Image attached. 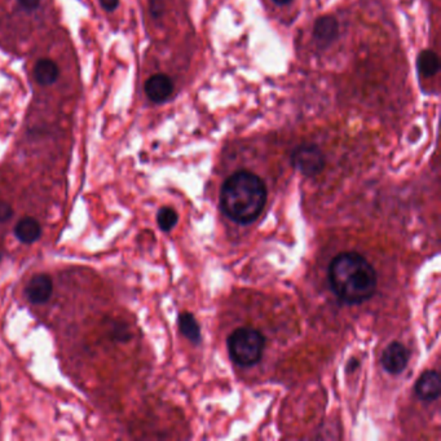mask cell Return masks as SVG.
<instances>
[{
	"instance_id": "obj_1",
	"label": "cell",
	"mask_w": 441,
	"mask_h": 441,
	"mask_svg": "<svg viewBox=\"0 0 441 441\" xmlns=\"http://www.w3.org/2000/svg\"><path fill=\"white\" fill-rule=\"evenodd\" d=\"M329 282L334 294L343 303L361 304L377 291V272L361 254L341 252L329 266Z\"/></svg>"
},
{
	"instance_id": "obj_2",
	"label": "cell",
	"mask_w": 441,
	"mask_h": 441,
	"mask_svg": "<svg viewBox=\"0 0 441 441\" xmlns=\"http://www.w3.org/2000/svg\"><path fill=\"white\" fill-rule=\"evenodd\" d=\"M266 202V184L258 175L250 171H237L222 186V210L230 220L239 224H248L257 220Z\"/></svg>"
},
{
	"instance_id": "obj_3",
	"label": "cell",
	"mask_w": 441,
	"mask_h": 441,
	"mask_svg": "<svg viewBox=\"0 0 441 441\" xmlns=\"http://www.w3.org/2000/svg\"><path fill=\"white\" fill-rule=\"evenodd\" d=\"M228 352L232 361L238 366L255 365L264 354V335L251 327H238L232 332L226 341Z\"/></svg>"
},
{
	"instance_id": "obj_4",
	"label": "cell",
	"mask_w": 441,
	"mask_h": 441,
	"mask_svg": "<svg viewBox=\"0 0 441 441\" xmlns=\"http://www.w3.org/2000/svg\"><path fill=\"white\" fill-rule=\"evenodd\" d=\"M291 164L304 176L313 178L323 173L326 164V158L323 151L317 145L303 144L292 151Z\"/></svg>"
},
{
	"instance_id": "obj_5",
	"label": "cell",
	"mask_w": 441,
	"mask_h": 441,
	"mask_svg": "<svg viewBox=\"0 0 441 441\" xmlns=\"http://www.w3.org/2000/svg\"><path fill=\"white\" fill-rule=\"evenodd\" d=\"M380 364L383 369L394 376L401 374L409 364V351L400 342H392L387 345L380 357Z\"/></svg>"
},
{
	"instance_id": "obj_6",
	"label": "cell",
	"mask_w": 441,
	"mask_h": 441,
	"mask_svg": "<svg viewBox=\"0 0 441 441\" xmlns=\"http://www.w3.org/2000/svg\"><path fill=\"white\" fill-rule=\"evenodd\" d=\"M54 291V283L48 275L38 273L32 276L26 285L25 295L32 304H44L50 301Z\"/></svg>"
},
{
	"instance_id": "obj_7",
	"label": "cell",
	"mask_w": 441,
	"mask_h": 441,
	"mask_svg": "<svg viewBox=\"0 0 441 441\" xmlns=\"http://www.w3.org/2000/svg\"><path fill=\"white\" fill-rule=\"evenodd\" d=\"M173 92V82L166 74H155L145 82V94L155 104H162L169 100Z\"/></svg>"
},
{
	"instance_id": "obj_8",
	"label": "cell",
	"mask_w": 441,
	"mask_h": 441,
	"mask_svg": "<svg viewBox=\"0 0 441 441\" xmlns=\"http://www.w3.org/2000/svg\"><path fill=\"white\" fill-rule=\"evenodd\" d=\"M441 392L440 376L435 370L424 372L416 383V394L423 401L439 398Z\"/></svg>"
},
{
	"instance_id": "obj_9",
	"label": "cell",
	"mask_w": 441,
	"mask_h": 441,
	"mask_svg": "<svg viewBox=\"0 0 441 441\" xmlns=\"http://www.w3.org/2000/svg\"><path fill=\"white\" fill-rule=\"evenodd\" d=\"M338 32L339 23L333 16H323L317 19L313 26V36L317 41V43L323 45H327L334 42L338 36Z\"/></svg>"
},
{
	"instance_id": "obj_10",
	"label": "cell",
	"mask_w": 441,
	"mask_h": 441,
	"mask_svg": "<svg viewBox=\"0 0 441 441\" xmlns=\"http://www.w3.org/2000/svg\"><path fill=\"white\" fill-rule=\"evenodd\" d=\"M14 236L22 244L32 245L42 237V226L34 217H22L14 226Z\"/></svg>"
},
{
	"instance_id": "obj_11",
	"label": "cell",
	"mask_w": 441,
	"mask_h": 441,
	"mask_svg": "<svg viewBox=\"0 0 441 441\" xmlns=\"http://www.w3.org/2000/svg\"><path fill=\"white\" fill-rule=\"evenodd\" d=\"M34 76L39 85L51 86L57 82V79L60 76L58 65L56 64L51 58H42L35 64Z\"/></svg>"
},
{
	"instance_id": "obj_12",
	"label": "cell",
	"mask_w": 441,
	"mask_h": 441,
	"mask_svg": "<svg viewBox=\"0 0 441 441\" xmlns=\"http://www.w3.org/2000/svg\"><path fill=\"white\" fill-rule=\"evenodd\" d=\"M178 323L180 333L183 334L188 341H191L194 345H198L201 342V327L192 313H180Z\"/></svg>"
},
{
	"instance_id": "obj_13",
	"label": "cell",
	"mask_w": 441,
	"mask_h": 441,
	"mask_svg": "<svg viewBox=\"0 0 441 441\" xmlns=\"http://www.w3.org/2000/svg\"><path fill=\"white\" fill-rule=\"evenodd\" d=\"M417 64H418L420 74L426 78L435 76L440 69L439 56L431 50H424L420 52Z\"/></svg>"
},
{
	"instance_id": "obj_14",
	"label": "cell",
	"mask_w": 441,
	"mask_h": 441,
	"mask_svg": "<svg viewBox=\"0 0 441 441\" xmlns=\"http://www.w3.org/2000/svg\"><path fill=\"white\" fill-rule=\"evenodd\" d=\"M179 222V215L178 213L173 210V207L164 206L158 210L157 213V224L160 226V229L169 233L171 232L175 226Z\"/></svg>"
},
{
	"instance_id": "obj_15",
	"label": "cell",
	"mask_w": 441,
	"mask_h": 441,
	"mask_svg": "<svg viewBox=\"0 0 441 441\" xmlns=\"http://www.w3.org/2000/svg\"><path fill=\"white\" fill-rule=\"evenodd\" d=\"M110 334H111V338L117 342H129L132 336V334L129 332V326L126 323H117L114 321L111 327H110Z\"/></svg>"
},
{
	"instance_id": "obj_16",
	"label": "cell",
	"mask_w": 441,
	"mask_h": 441,
	"mask_svg": "<svg viewBox=\"0 0 441 441\" xmlns=\"http://www.w3.org/2000/svg\"><path fill=\"white\" fill-rule=\"evenodd\" d=\"M13 215V208L12 206L6 202V201H0V223L8 222Z\"/></svg>"
},
{
	"instance_id": "obj_17",
	"label": "cell",
	"mask_w": 441,
	"mask_h": 441,
	"mask_svg": "<svg viewBox=\"0 0 441 441\" xmlns=\"http://www.w3.org/2000/svg\"><path fill=\"white\" fill-rule=\"evenodd\" d=\"M20 6H21L23 10L26 11H35L39 4H41V0H19Z\"/></svg>"
},
{
	"instance_id": "obj_18",
	"label": "cell",
	"mask_w": 441,
	"mask_h": 441,
	"mask_svg": "<svg viewBox=\"0 0 441 441\" xmlns=\"http://www.w3.org/2000/svg\"><path fill=\"white\" fill-rule=\"evenodd\" d=\"M100 3L105 11L113 12L118 8L119 0H100Z\"/></svg>"
},
{
	"instance_id": "obj_19",
	"label": "cell",
	"mask_w": 441,
	"mask_h": 441,
	"mask_svg": "<svg viewBox=\"0 0 441 441\" xmlns=\"http://www.w3.org/2000/svg\"><path fill=\"white\" fill-rule=\"evenodd\" d=\"M151 10L153 16L160 17L162 14V11H163V4H162L161 0H151Z\"/></svg>"
},
{
	"instance_id": "obj_20",
	"label": "cell",
	"mask_w": 441,
	"mask_h": 441,
	"mask_svg": "<svg viewBox=\"0 0 441 441\" xmlns=\"http://www.w3.org/2000/svg\"><path fill=\"white\" fill-rule=\"evenodd\" d=\"M358 367V361L357 360H351L349 364L347 365V372H354Z\"/></svg>"
},
{
	"instance_id": "obj_21",
	"label": "cell",
	"mask_w": 441,
	"mask_h": 441,
	"mask_svg": "<svg viewBox=\"0 0 441 441\" xmlns=\"http://www.w3.org/2000/svg\"><path fill=\"white\" fill-rule=\"evenodd\" d=\"M277 6H285V4H288L289 1H291V0H273Z\"/></svg>"
},
{
	"instance_id": "obj_22",
	"label": "cell",
	"mask_w": 441,
	"mask_h": 441,
	"mask_svg": "<svg viewBox=\"0 0 441 441\" xmlns=\"http://www.w3.org/2000/svg\"><path fill=\"white\" fill-rule=\"evenodd\" d=\"M3 257H4V255H3V248H0V263L3 261Z\"/></svg>"
}]
</instances>
